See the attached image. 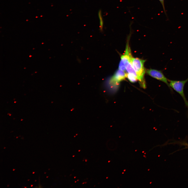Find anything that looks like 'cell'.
I'll return each mask as SVG.
<instances>
[{
  "label": "cell",
  "mask_w": 188,
  "mask_h": 188,
  "mask_svg": "<svg viewBox=\"0 0 188 188\" xmlns=\"http://www.w3.org/2000/svg\"><path fill=\"white\" fill-rule=\"evenodd\" d=\"M36 181V180H35V181Z\"/></svg>",
  "instance_id": "obj_16"
},
{
  "label": "cell",
  "mask_w": 188,
  "mask_h": 188,
  "mask_svg": "<svg viewBox=\"0 0 188 188\" xmlns=\"http://www.w3.org/2000/svg\"><path fill=\"white\" fill-rule=\"evenodd\" d=\"M145 60L138 58L132 57V62L133 68L136 72L137 78L140 86L143 88H146L144 78L145 73L144 64Z\"/></svg>",
  "instance_id": "obj_1"
},
{
  "label": "cell",
  "mask_w": 188,
  "mask_h": 188,
  "mask_svg": "<svg viewBox=\"0 0 188 188\" xmlns=\"http://www.w3.org/2000/svg\"><path fill=\"white\" fill-rule=\"evenodd\" d=\"M188 81V78L186 80H174L168 79L170 86L180 95L184 100L186 105L187 106H188V102L184 95V88L185 85Z\"/></svg>",
  "instance_id": "obj_3"
},
{
  "label": "cell",
  "mask_w": 188,
  "mask_h": 188,
  "mask_svg": "<svg viewBox=\"0 0 188 188\" xmlns=\"http://www.w3.org/2000/svg\"><path fill=\"white\" fill-rule=\"evenodd\" d=\"M48 177H48H47H47Z\"/></svg>",
  "instance_id": "obj_15"
},
{
  "label": "cell",
  "mask_w": 188,
  "mask_h": 188,
  "mask_svg": "<svg viewBox=\"0 0 188 188\" xmlns=\"http://www.w3.org/2000/svg\"><path fill=\"white\" fill-rule=\"evenodd\" d=\"M119 69L124 72L126 70V68L124 63L121 61L119 64Z\"/></svg>",
  "instance_id": "obj_8"
},
{
  "label": "cell",
  "mask_w": 188,
  "mask_h": 188,
  "mask_svg": "<svg viewBox=\"0 0 188 188\" xmlns=\"http://www.w3.org/2000/svg\"><path fill=\"white\" fill-rule=\"evenodd\" d=\"M187 146H188V144H187Z\"/></svg>",
  "instance_id": "obj_13"
},
{
  "label": "cell",
  "mask_w": 188,
  "mask_h": 188,
  "mask_svg": "<svg viewBox=\"0 0 188 188\" xmlns=\"http://www.w3.org/2000/svg\"><path fill=\"white\" fill-rule=\"evenodd\" d=\"M146 73L150 76L165 83L170 88L168 79L161 70L150 69L146 70Z\"/></svg>",
  "instance_id": "obj_5"
},
{
  "label": "cell",
  "mask_w": 188,
  "mask_h": 188,
  "mask_svg": "<svg viewBox=\"0 0 188 188\" xmlns=\"http://www.w3.org/2000/svg\"><path fill=\"white\" fill-rule=\"evenodd\" d=\"M33 186V185H31V187H32Z\"/></svg>",
  "instance_id": "obj_10"
},
{
  "label": "cell",
  "mask_w": 188,
  "mask_h": 188,
  "mask_svg": "<svg viewBox=\"0 0 188 188\" xmlns=\"http://www.w3.org/2000/svg\"><path fill=\"white\" fill-rule=\"evenodd\" d=\"M158 0L161 3V4L162 5V6L163 7V10H164L165 14H166V12L165 7H164V0Z\"/></svg>",
  "instance_id": "obj_9"
},
{
  "label": "cell",
  "mask_w": 188,
  "mask_h": 188,
  "mask_svg": "<svg viewBox=\"0 0 188 188\" xmlns=\"http://www.w3.org/2000/svg\"><path fill=\"white\" fill-rule=\"evenodd\" d=\"M126 78V73L124 71L119 69L112 77L108 80L106 83V85L110 88L115 87L118 85L120 82L125 79Z\"/></svg>",
  "instance_id": "obj_4"
},
{
  "label": "cell",
  "mask_w": 188,
  "mask_h": 188,
  "mask_svg": "<svg viewBox=\"0 0 188 188\" xmlns=\"http://www.w3.org/2000/svg\"><path fill=\"white\" fill-rule=\"evenodd\" d=\"M25 187V188H26V187Z\"/></svg>",
  "instance_id": "obj_14"
},
{
  "label": "cell",
  "mask_w": 188,
  "mask_h": 188,
  "mask_svg": "<svg viewBox=\"0 0 188 188\" xmlns=\"http://www.w3.org/2000/svg\"><path fill=\"white\" fill-rule=\"evenodd\" d=\"M98 15L99 20L100 26L101 30H102L103 26V21L101 11H99L98 13Z\"/></svg>",
  "instance_id": "obj_7"
},
{
  "label": "cell",
  "mask_w": 188,
  "mask_h": 188,
  "mask_svg": "<svg viewBox=\"0 0 188 188\" xmlns=\"http://www.w3.org/2000/svg\"><path fill=\"white\" fill-rule=\"evenodd\" d=\"M14 170H15V169H13V170L14 171Z\"/></svg>",
  "instance_id": "obj_12"
},
{
  "label": "cell",
  "mask_w": 188,
  "mask_h": 188,
  "mask_svg": "<svg viewBox=\"0 0 188 188\" xmlns=\"http://www.w3.org/2000/svg\"><path fill=\"white\" fill-rule=\"evenodd\" d=\"M126 78L132 83H134L137 81V79L136 77L133 74L129 73H126Z\"/></svg>",
  "instance_id": "obj_6"
},
{
  "label": "cell",
  "mask_w": 188,
  "mask_h": 188,
  "mask_svg": "<svg viewBox=\"0 0 188 188\" xmlns=\"http://www.w3.org/2000/svg\"><path fill=\"white\" fill-rule=\"evenodd\" d=\"M34 173H35L34 172H33V174H34Z\"/></svg>",
  "instance_id": "obj_11"
},
{
  "label": "cell",
  "mask_w": 188,
  "mask_h": 188,
  "mask_svg": "<svg viewBox=\"0 0 188 188\" xmlns=\"http://www.w3.org/2000/svg\"><path fill=\"white\" fill-rule=\"evenodd\" d=\"M132 57L129 45V42L128 41L126 44L125 53L121 56V61L124 63L126 70L128 72L133 74L137 78L136 75L132 65Z\"/></svg>",
  "instance_id": "obj_2"
}]
</instances>
